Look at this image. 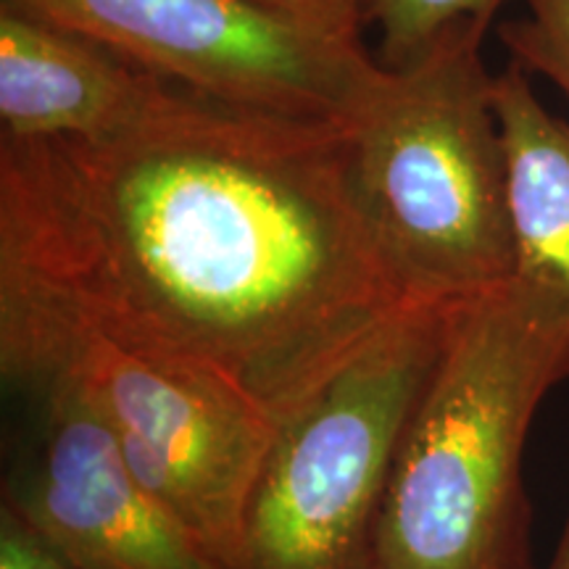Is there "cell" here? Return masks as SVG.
Wrapping results in <instances>:
<instances>
[{
    "label": "cell",
    "mask_w": 569,
    "mask_h": 569,
    "mask_svg": "<svg viewBox=\"0 0 569 569\" xmlns=\"http://www.w3.org/2000/svg\"><path fill=\"white\" fill-rule=\"evenodd\" d=\"M411 303L351 122L198 96L113 140L0 142V367L71 336L209 372L280 419Z\"/></svg>",
    "instance_id": "cell-1"
},
{
    "label": "cell",
    "mask_w": 569,
    "mask_h": 569,
    "mask_svg": "<svg viewBox=\"0 0 569 569\" xmlns=\"http://www.w3.org/2000/svg\"><path fill=\"white\" fill-rule=\"evenodd\" d=\"M569 377V322L515 280L457 309L377 528V569H532L525 446Z\"/></svg>",
    "instance_id": "cell-2"
},
{
    "label": "cell",
    "mask_w": 569,
    "mask_h": 569,
    "mask_svg": "<svg viewBox=\"0 0 569 569\" xmlns=\"http://www.w3.org/2000/svg\"><path fill=\"white\" fill-rule=\"evenodd\" d=\"M486 32L465 24L411 67H382L351 119L356 201L409 301L461 303L515 277Z\"/></svg>",
    "instance_id": "cell-3"
},
{
    "label": "cell",
    "mask_w": 569,
    "mask_h": 569,
    "mask_svg": "<svg viewBox=\"0 0 569 569\" xmlns=\"http://www.w3.org/2000/svg\"><path fill=\"white\" fill-rule=\"evenodd\" d=\"M461 303H407L277 419L224 569H377L398 451Z\"/></svg>",
    "instance_id": "cell-4"
},
{
    "label": "cell",
    "mask_w": 569,
    "mask_h": 569,
    "mask_svg": "<svg viewBox=\"0 0 569 569\" xmlns=\"http://www.w3.org/2000/svg\"><path fill=\"white\" fill-rule=\"evenodd\" d=\"M9 382H67L88 398L134 480L182 525L219 569L230 565L256 475L277 419L201 369L71 336L34 356Z\"/></svg>",
    "instance_id": "cell-5"
},
{
    "label": "cell",
    "mask_w": 569,
    "mask_h": 569,
    "mask_svg": "<svg viewBox=\"0 0 569 569\" xmlns=\"http://www.w3.org/2000/svg\"><path fill=\"white\" fill-rule=\"evenodd\" d=\"M67 27L163 80L238 109L351 119L380 80L365 46H343L256 0H0Z\"/></svg>",
    "instance_id": "cell-6"
},
{
    "label": "cell",
    "mask_w": 569,
    "mask_h": 569,
    "mask_svg": "<svg viewBox=\"0 0 569 569\" xmlns=\"http://www.w3.org/2000/svg\"><path fill=\"white\" fill-rule=\"evenodd\" d=\"M40 438L6 509L77 569H219L134 480L111 430L80 390L51 382Z\"/></svg>",
    "instance_id": "cell-7"
},
{
    "label": "cell",
    "mask_w": 569,
    "mask_h": 569,
    "mask_svg": "<svg viewBox=\"0 0 569 569\" xmlns=\"http://www.w3.org/2000/svg\"><path fill=\"white\" fill-rule=\"evenodd\" d=\"M198 92L67 27L0 6V122L11 140H113Z\"/></svg>",
    "instance_id": "cell-8"
},
{
    "label": "cell",
    "mask_w": 569,
    "mask_h": 569,
    "mask_svg": "<svg viewBox=\"0 0 569 569\" xmlns=\"http://www.w3.org/2000/svg\"><path fill=\"white\" fill-rule=\"evenodd\" d=\"M493 103L509 169L511 280L569 322V122L540 103L517 63L496 74Z\"/></svg>",
    "instance_id": "cell-9"
},
{
    "label": "cell",
    "mask_w": 569,
    "mask_h": 569,
    "mask_svg": "<svg viewBox=\"0 0 569 569\" xmlns=\"http://www.w3.org/2000/svg\"><path fill=\"white\" fill-rule=\"evenodd\" d=\"M507 0H372L369 27L380 38L386 69H407L465 24L488 30Z\"/></svg>",
    "instance_id": "cell-10"
},
{
    "label": "cell",
    "mask_w": 569,
    "mask_h": 569,
    "mask_svg": "<svg viewBox=\"0 0 569 569\" xmlns=\"http://www.w3.org/2000/svg\"><path fill=\"white\" fill-rule=\"evenodd\" d=\"M525 17L498 24V38L528 74H538L569 101V0H522Z\"/></svg>",
    "instance_id": "cell-11"
},
{
    "label": "cell",
    "mask_w": 569,
    "mask_h": 569,
    "mask_svg": "<svg viewBox=\"0 0 569 569\" xmlns=\"http://www.w3.org/2000/svg\"><path fill=\"white\" fill-rule=\"evenodd\" d=\"M277 17L343 46H365L372 0H256Z\"/></svg>",
    "instance_id": "cell-12"
},
{
    "label": "cell",
    "mask_w": 569,
    "mask_h": 569,
    "mask_svg": "<svg viewBox=\"0 0 569 569\" xmlns=\"http://www.w3.org/2000/svg\"><path fill=\"white\" fill-rule=\"evenodd\" d=\"M0 569H77L27 528L11 509L0 511Z\"/></svg>",
    "instance_id": "cell-13"
},
{
    "label": "cell",
    "mask_w": 569,
    "mask_h": 569,
    "mask_svg": "<svg viewBox=\"0 0 569 569\" xmlns=\"http://www.w3.org/2000/svg\"><path fill=\"white\" fill-rule=\"evenodd\" d=\"M546 569H569V515L565 519V530H561V538Z\"/></svg>",
    "instance_id": "cell-14"
}]
</instances>
